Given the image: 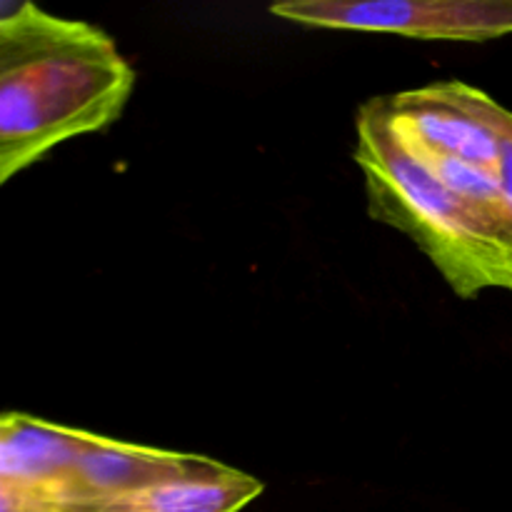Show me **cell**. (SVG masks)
<instances>
[{
	"label": "cell",
	"mask_w": 512,
	"mask_h": 512,
	"mask_svg": "<svg viewBox=\"0 0 512 512\" xmlns=\"http://www.w3.org/2000/svg\"><path fill=\"white\" fill-rule=\"evenodd\" d=\"M135 70L113 38L35 10L0 30V185L55 145L120 118Z\"/></svg>",
	"instance_id": "6da1fadb"
},
{
	"label": "cell",
	"mask_w": 512,
	"mask_h": 512,
	"mask_svg": "<svg viewBox=\"0 0 512 512\" xmlns=\"http://www.w3.org/2000/svg\"><path fill=\"white\" fill-rule=\"evenodd\" d=\"M355 160L365 175L370 215L410 235L460 298H473L485 288L512 290L508 235L440 183L425 160L393 133L378 98L358 113Z\"/></svg>",
	"instance_id": "7a4b0ae2"
},
{
	"label": "cell",
	"mask_w": 512,
	"mask_h": 512,
	"mask_svg": "<svg viewBox=\"0 0 512 512\" xmlns=\"http://www.w3.org/2000/svg\"><path fill=\"white\" fill-rule=\"evenodd\" d=\"M270 13L310 28L395 33L418 40L483 43L512 33V0H285Z\"/></svg>",
	"instance_id": "3957f363"
},
{
	"label": "cell",
	"mask_w": 512,
	"mask_h": 512,
	"mask_svg": "<svg viewBox=\"0 0 512 512\" xmlns=\"http://www.w3.org/2000/svg\"><path fill=\"white\" fill-rule=\"evenodd\" d=\"M378 100L393 133L415 153L453 158L498 175L508 110L483 90L453 80Z\"/></svg>",
	"instance_id": "277c9868"
},
{
	"label": "cell",
	"mask_w": 512,
	"mask_h": 512,
	"mask_svg": "<svg viewBox=\"0 0 512 512\" xmlns=\"http://www.w3.org/2000/svg\"><path fill=\"white\" fill-rule=\"evenodd\" d=\"M93 433L0 415V512H75L73 468Z\"/></svg>",
	"instance_id": "5b68a950"
},
{
	"label": "cell",
	"mask_w": 512,
	"mask_h": 512,
	"mask_svg": "<svg viewBox=\"0 0 512 512\" xmlns=\"http://www.w3.org/2000/svg\"><path fill=\"white\" fill-rule=\"evenodd\" d=\"M208 463L210 458H200V455L143 448V445L93 435L73 468V488L78 495L75 512L113 495H125L165 483V480L183 478Z\"/></svg>",
	"instance_id": "8992f818"
},
{
	"label": "cell",
	"mask_w": 512,
	"mask_h": 512,
	"mask_svg": "<svg viewBox=\"0 0 512 512\" xmlns=\"http://www.w3.org/2000/svg\"><path fill=\"white\" fill-rule=\"evenodd\" d=\"M260 493L263 483L258 478L210 460L183 478L113 495L80 512H238Z\"/></svg>",
	"instance_id": "52a82bcc"
},
{
	"label": "cell",
	"mask_w": 512,
	"mask_h": 512,
	"mask_svg": "<svg viewBox=\"0 0 512 512\" xmlns=\"http://www.w3.org/2000/svg\"><path fill=\"white\" fill-rule=\"evenodd\" d=\"M500 193H503L505 213H508L512 228V113L508 110L503 118V145H500Z\"/></svg>",
	"instance_id": "ba28073f"
}]
</instances>
